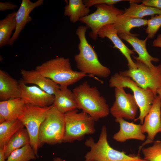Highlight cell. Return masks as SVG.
<instances>
[{
  "mask_svg": "<svg viewBox=\"0 0 161 161\" xmlns=\"http://www.w3.org/2000/svg\"><path fill=\"white\" fill-rule=\"evenodd\" d=\"M88 28L86 26L80 25L76 32L80 42L78 46L79 53L74 56L76 67L84 74L106 78L110 75V70L100 63L97 53L87 41L86 33Z\"/></svg>",
  "mask_w": 161,
  "mask_h": 161,
  "instance_id": "obj_1",
  "label": "cell"
},
{
  "mask_svg": "<svg viewBox=\"0 0 161 161\" xmlns=\"http://www.w3.org/2000/svg\"><path fill=\"white\" fill-rule=\"evenodd\" d=\"M78 109L90 115L95 122L108 116L110 109L106 100L95 86L84 81L73 90Z\"/></svg>",
  "mask_w": 161,
  "mask_h": 161,
  "instance_id": "obj_2",
  "label": "cell"
},
{
  "mask_svg": "<svg viewBox=\"0 0 161 161\" xmlns=\"http://www.w3.org/2000/svg\"><path fill=\"white\" fill-rule=\"evenodd\" d=\"M60 86L68 87L89 76L72 69L69 58L58 57L37 66L35 69Z\"/></svg>",
  "mask_w": 161,
  "mask_h": 161,
  "instance_id": "obj_3",
  "label": "cell"
},
{
  "mask_svg": "<svg viewBox=\"0 0 161 161\" xmlns=\"http://www.w3.org/2000/svg\"><path fill=\"white\" fill-rule=\"evenodd\" d=\"M85 145L90 148L84 156V161H143L138 156L128 155L124 152L114 149L110 146L107 139V129L105 126L101 128L97 142L92 137L86 140Z\"/></svg>",
  "mask_w": 161,
  "mask_h": 161,
  "instance_id": "obj_4",
  "label": "cell"
},
{
  "mask_svg": "<svg viewBox=\"0 0 161 161\" xmlns=\"http://www.w3.org/2000/svg\"><path fill=\"white\" fill-rule=\"evenodd\" d=\"M110 88L123 87L130 89L140 110L139 117L134 121L139 120L143 124L144 118L149 112L154 100L157 96L152 91L143 89L129 77L124 76L119 73L112 75L109 80Z\"/></svg>",
  "mask_w": 161,
  "mask_h": 161,
  "instance_id": "obj_5",
  "label": "cell"
},
{
  "mask_svg": "<svg viewBox=\"0 0 161 161\" xmlns=\"http://www.w3.org/2000/svg\"><path fill=\"white\" fill-rule=\"evenodd\" d=\"M65 130L63 142L80 141L86 135L95 132V121L89 114L78 109L65 114Z\"/></svg>",
  "mask_w": 161,
  "mask_h": 161,
  "instance_id": "obj_6",
  "label": "cell"
},
{
  "mask_svg": "<svg viewBox=\"0 0 161 161\" xmlns=\"http://www.w3.org/2000/svg\"><path fill=\"white\" fill-rule=\"evenodd\" d=\"M65 130L64 114L53 105L40 127V147L44 143L54 145L63 143Z\"/></svg>",
  "mask_w": 161,
  "mask_h": 161,
  "instance_id": "obj_7",
  "label": "cell"
},
{
  "mask_svg": "<svg viewBox=\"0 0 161 161\" xmlns=\"http://www.w3.org/2000/svg\"><path fill=\"white\" fill-rule=\"evenodd\" d=\"M137 68L120 71L121 75L129 77L140 87L152 91L157 95L161 88V64L150 68L141 61L133 57Z\"/></svg>",
  "mask_w": 161,
  "mask_h": 161,
  "instance_id": "obj_8",
  "label": "cell"
},
{
  "mask_svg": "<svg viewBox=\"0 0 161 161\" xmlns=\"http://www.w3.org/2000/svg\"><path fill=\"white\" fill-rule=\"evenodd\" d=\"M52 105L41 107L25 104L23 112L18 118L27 131L30 144L37 157L40 147L38 139L40 127Z\"/></svg>",
  "mask_w": 161,
  "mask_h": 161,
  "instance_id": "obj_9",
  "label": "cell"
},
{
  "mask_svg": "<svg viewBox=\"0 0 161 161\" xmlns=\"http://www.w3.org/2000/svg\"><path fill=\"white\" fill-rule=\"evenodd\" d=\"M95 6L96 8L95 12L80 18L79 21L91 29L89 37L96 40L99 30L105 25L114 24L117 16L123 13L124 11L113 5L99 4Z\"/></svg>",
  "mask_w": 161,
  "mask_h": 161,
  "instance_id": "obj_10",
  "label": "cell"
},
{
  "mask_svg": "<svg viewBox=\"0 0 161 161\" xmlns=\"http://www.w3.org/2000/svg\"><path fill=\"white\" fill-rule=\"evenodd\" d=\"M114 88L115 100L110 113L115 118L134 120L139 108L134 95L126 93L123 87Z\"/></svg>",
  "mask_w": 161,
  "mask_h": 161,
  "instance_id": "obj_11",
  "label": "cell"
},
{
  "mask_svg": "<svg viewBox=\"0 0 161 161\" xmlns=\"http://www.w3.org/2000/svg\"><path fill=\"white\" fill-rule=\"evenodd\" d=\"M161 98L157 96L151 109L142 124V131L147 134V139L140 148L141 150L146 144L153 143L156 134L161 133Z\"/></svg>",
  "mask_w": 161,
  "mask_h": 161,
  "instance_id": "obj_12",
  "label": "cell"
},
{
  "mask_svg": "<svg viewBox=\"0 0 161 161\" xmlns=\"http://www.w3.org/2000/svg\"><path fill=\"white\" fill-rule=\"evenodd\" d=\"M19 81L21 89V98L25 104L41 107L53 105L54 95L49 94L37 86H28L21 79Z\"/></svg>",
  "mask_w": 161,
  "mask_h": 161,
  "instance_id": "obj_13",
  "label": "cell"
},
{
  "mask_svg": "<svg viewBox=\"0 0 161 161\" xmlns=\"http://www.w3.org/2000/svg\"><path fill=\"white\" fill-rule=\"evenodd\" d=\"M43 0L33 2L30 0H22L18 10L16 12V28L9 41L8 45L11 46L18 38L26 24L30 22L32 18L30 13L35 8L42 5Z\"/></svg>",
  "mask_w": 161,
  "mask_h": 161,
  "instance_id": "obj_14",
  "label": "cell"
},
{
  "mask_svg": "<svg viewBox=\"0 0 161 161\" xmlns=\"http://www.w3.org/2000/svg\"><path fill=\"white\" fill-rule=\"evenodd\" d=\"M98 36L101 38H107L113 43L114 47L118 49L124 55L128 61L129 69H136L137 66L131 57V55H134L133 50L128 48L121 41L117 34L113 24L105 25L98 32Z\"/></svg>",
  "mask_w": 161,
  "mask_h": 161,
  "instance_id": "obj_15",
  "label": "cell"
},
{
  "mask_svg": "<svg viewBox=\"0 0 161 161\" xmlns=\"http://www.w3.org/2000/svg\"><path fill=\"white\" fill-rule=\"evenodd\" d=\"M115 121L119 123L120 127L119 131L113 136L115 141L124 142L129 139L143 141L145 139V136L142 131V124L129 122L120 118H115Z\"/></svg>",
  "mask_w": 161,
  "mask_h": 161,
  "instance_id": "obj_16",
  "label": "cell"
},
{
  "mask_svg": "<svg viewBox=\"0 0 161 161\" xmlns=\"http://www.w3.org/2000/svg\"><path fill=\"white\" fill-rule=\"evenodd\" d=\"M20 74L21 79L25 84L36 85L49 94L54 95L60 88L59 85L43 76L35 69L29 70L22 69L20 71Z\"/></svg>",
  "mask_w": 161,
  "mask_h": 161,
  "instance_id": "obj_17",
  "label": "cell"
},
{
  "mask_svg": "<svg viewBox=\"0 0 161 161\" xmlns=\"http://www.w3.org/2000/svg\"><path fill=\"white\" fill-rule=\"evenodd\" d=\"M119 37L129 43L133 48L134 50L137 53L138 56H133L135 58L143 63L150 68H152L154 65L152 61L158 62L159 59L151 55L146 48V42L148 40L147 38L144 40L139 39L137 37L138 34L129 35L122 33L118 35Z\"/></svg>",
  "mask_w": 161,
  "mask_h": 161,
  "instance_id": "obj_18",
  "label": "cell"
},
{
  "mask_svg": "<svg viewBox=\"0 0 161 161\" xmlns=\"http://www.w3.org/2000/svg\"><path fill=\"white\" fill-rule=\"evenodd\" d=\"M21 95L19 81L4 71L0 70V101L21 98Z\"/></svg>",
  "mask_w": 161,
  "mask_h": 161,
  "instance_id": "obj_19",
  "label": "cell"
},
{
  "mask_svg": "<svg viewBox=\"0 0 161 161\" xmlns=\"http://www.w3.org/2000/svg\"><path fill=\"white\" fill-rule=\"evenodd\" d=\"M25 103L21 98L0 102V123L18 119L23 113Z\"/></svg>",
  "mask_w": 161,
  "mask_h": 161,
  "instance_id": "obj_20",
  "label": "cell"
},
{
  "mask_svg": "<svg viewBox=\"0 0 161 161\" xmlns=\"http://www.w3.org/2000/svg\"><path fill=\"white\" fill-rule=\"evenodd\" d=\"M60 86L54 95L53 106L63 114L78 109L73 92L68 87Z\"/></svg>",
  "mask_w": 161,
  "mask_h": 161,
  "instance_id": "obj_21",
  "label": "cell"
},
{
  "mask_svg": "<svg viewBox=\"0 0 161 161\" xmlns=\"http://www.w3.org/2000/svg\"><path fill=\"white\" fill-rule=\"evenodd\" d=\"M139 1H129V8H125L123 14L128 17L136 18H142L144 16L161 15V10L147 6L142 4H138Z\"/></svg>",
  "mask_w": 161,
  "mask_h": 161,
  "instance_id": "obj_22",
  "label": "cell"
},
{
  "mask_svg": "<svg viewBox=\"0 0 161 161\" xmlns=\"http://www.w3.org/2000/svg\"><path fill=\"white\" fill-rule=\"evenodd\" d=\"M89 7H87L82 0H69L64 7V14L69 18L70 21L77 22L80 18L89 15Z\"/></svg>",
  "mask_w": 161,
  "mask_h": 161,
  "instance_id": "obj_23",
  "label": "cell"
},
{
  "mask_svg": "<svg viewBox=\"0 0 161 161\" xmlns=\"http://www.w3.org/2000/svg\"><path fill=\"white\" fill-rule=\"evenodd\" d=\"M147 22V20L130 18L122 14L117 16L113 24L118 35L122 33L133 35L130 32L132 28L146 25Z\"/></svg>",
  "mask_w": 161,
  "mask_h": 161,
  "instance_id": "obj_24",
  "label": "cell"
},
{
  "mask_svg": "<svg viewBox=\"0 0 161 161\" xmlns=\"http://www.w3.org/2000/svg\"><path fill=\"white\" fill-rule=\"evenodd\" d=\"M24 127L18 119L0 123V148L4 149L13 136Z\"/></svg>",
  "mask_w": 161,
  "mask_h": 161,
  "instance_id": "obj_25",
  "label": "cell"
},
{
  "mask_svg": "<svg viewBox=\"0 0 161 161\" xmlns=\"http://www.w3.org/2000/svg\"><path fill=\"white\" fill-rule=\"evenodd\" d=\"M16 12L9 13L0 20V47L8 45L13 31L16 28Z\"/></svg>",
  "mask_w": 161,
  "mask_h": 161,
  "instance_id": "obj_26",
  "label": "cell"
},
{
  "mask_svg": "<svg viewBox=\"0 0 161 161\" xmlns=\"http://www.w3.org/2000/svg\"><path fill=\"white\" fill-rule=\"evenodd\" d=\"M29 144L30 140L28 133L26 128H23L13 136L4 148L6 159L13 151Z\"/></svg>",
  "mask_w": 161,
  "mask_h": 161,
  "instance_id": "obj_27",
  "label": "cell"
},
{
  "mask_svg": "<svg viewBox=\"0 0 161 161\" xmlns=\"http://www.w3.org/2000/svg\"><path fill=\"white\" fill-rule=\"evenodd\" d=\"M37 157L30 144L13 151L6 161H29Z\"/></svg>",
  "mask_w": 161,
  "mask_h": 161,
  "instance_id": "obj_28",
  "label": "cell"
},
{
  "mask_svg": "<svg viewBox=\"0 0 161 161\" xmlns=\"http://www.w3.org/2000/svg\"><path fill=\"white\" fill-rule=\"evenodd\" d=\"M153 143L152 146L141 149L144 159L147 161H161V141Z\"/></svg>",
  "mask_w": 161,
  "mask_h": 161,
  "instance_id": "obj_29",
  "label": "cell"
},
{
  "mask_svg": "<svg viewBox=\"0 0 161 161\" xmlns=\"http://www.w3.org/2000/svg\"><path fill=\"white\" fill-rule=\"evenodd\" d=\"M147 27L145 32L147 34L148 39L153 38L157 32L161 27V15L152 16L147 20Z\"/></svg>",
  "mask_w": 161,
  "mask_h": 161,
  "instance_id": "obj_30",
  "label": "cell"
},
{
  "mask_svg": "<svg viewBox=\"0 0 161 161\" xmlns=\"http://www.w3.org/2000/svg\"><path fill=\"white\" fill-rule=\"evenodd\" d=\"M123 0H83L84 4L87 7H90L97 4H106L113 5L118 2L125 1Z\"/></svg>",
  "mask_w": 161,
  "mask_h": 161,
  "instance_id": "obj_31",
  "label": "cell"
},
{
  "mask_svg": "<svg viewBox=\"0 0 161 161\" xmlns=\"http://www.w3.org/2000/svg\"><path fill=\"white\" fill-rule=\"evenodd\" d=\"M140 1L145 5L161 10V0H143Z\"/></svg>",
  "mask_w": 161,
  "mask_h": 161,
  "instance_id": "obj_32",
  "label": "cell"
},
{
  "mask_svg": "<svg viewBox=\"0 0 161 161\" xmlns=\"http://www.w3.org/2000/svg\"><path fill=\"white\" fill-rule=\"evenodd\" d=\"M17 8L16 4L10 2H0V10L5 11L7 10H14Z\"/></svg>",
  "mask_w": 161,
  "mask_h": 161,
  "instance_id": "obj_33",
  "label": "cell"
},
{
  "mask_svg": "<svg viewBox=\"0 0 161 161\" xmlns=\"http://www.w3.org/2000/svg\"><path fill=\"white\" fill-rule=\"evenodd\" d=\"M152 46L161 47V34H159L152 43Z\"/></svg>",
  "mask_w": 161,
  "mask_h": 161,
  "instance_id": "obj_34",
  "label": "cell"
},
{
  "mask_svg": "<svg viewBox=\"0 0 161 161\" xmlns=\"http://www.w3.org/2000/svg\"><path fill=\"white\" fill-rule=\"evenodd\" d=\"M4 149L0 148V161H6Z\"/></svg>",
  "mask_w": 161,
  "mask_h": 161,
  "instance_id": "obj_35",
  "label": "cell"
},
{
  "mask_svg": "<svg viewBox=\"0 0 161 161\" xmlns=\"http://www.w3.org/2000/svg\"><path fill=\"white\" fill-rule=\"evenodd\" d=\"M53 161H66L59 157H55L54 158Z\"/></svg>",
  "mask_w": 161,
  "mask_h": 161,
  "instance_id": "obj_36",
  "label": "cell"
},
{
  "mask_svg": "<svg viewBox=\"0 0 161 161\" xmlns=\"http://www.w3.org/2000/svg\"><path fill=\"white\" fill-rule=\"evenodd\" d=\"M157 93L160 96L161 98V88L158 89L157 91Z\"/></svg>",
  "mask_w": 161,
  "mask_h": 161,
  "instance_id": "obj_37",
  "label": "cell"
},
{
  "mask_svg": "<svg viewBox=\"0 0 161 161\" xmlns=\"http://www.w3.org/2000/svg\"><path fill=\"white\" fill-rule=\"evenodd\" d=\"M147 161L146 160H143V161Z\"/></svg>",
  "mask_w": 161,
  "mask_h": 161,
  "instance_id": "obj_38",
  "label": "cell"
}]
</instances>
